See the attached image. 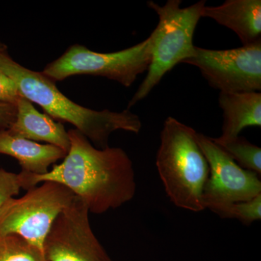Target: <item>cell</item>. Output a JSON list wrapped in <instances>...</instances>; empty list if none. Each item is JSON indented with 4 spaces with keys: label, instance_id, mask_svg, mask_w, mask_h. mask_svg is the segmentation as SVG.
<instances>
[{
    "label": "cell",
    "instance_id": "obj_9",
    "mask_svg": "<svg viewBox=\"0 0 261 261\" xmlns=\"http://www.w3.org/2000/svg\"><path fill=\"white\" fill-rule=\"evenodd\" d=\"M43 251L46 261H113L93 232L88 208L76 196L53 223Z\"/></svg>",
    "mask_w": 261,
    "mask_h": 261
},
{
    "label": "cell",
    "instance_id": "obj_3",
    "mask_svg": "<svg viewBox=\"0 0 261 261\" xmlns=\"http://www.w3.org/2000/svg\"><path fill=\"white\" fill-rule=\"evenodd\" d=\"M192 127L173 117L165 120L156 166L165 192L176 207L198 213L205 210L204 187L210 168Z\"/></svg>",
    "mask_w": 261,
    "mask_h": 261
},
{
    "label": "cell",
    "instance_id": "obj_19",
    "mask_svg": "<svg viewBox=\"0 0 261 261\" xmlns=\"http://www.w3.org/2000/svg\"><path fill=\"white\" fill-rule=\"evenodd\" d=\"M17 108L15 105L0 103V130L7 129L15 121Z\"/></svg>",
    "mask_w": 261,
    "mask_h": 261
},
{
    "label": "cell",
    "instance_id": "obj_14",
    "mask_svg": "<svg viewBox=\"0 0 261 261\" xmlns=\"http://www.w3.org/2000/svg\"><path fill=\"white\" fill-rule=\"evenodd\" d=\"M220 148L224 150L240 167L261 174V149L249 142L245 137L212 138Z\"/></svg>",
    "mask_w": 261,
    "mask_h": 261
},
{
    "label": "cell",
    "instance_id": "obj_11",
    "mask_svg": "<svg viewBox=\"0 0 261 261\" xmlns=\"http://www.w3.org/2000/svg\"><path fill=\"white\" fill-rule=\"evenodd\" d=\"M16 108L15 121L7 128L10 134L34 142H44L68 152L69 136L61 123L39 112L32 102L23 96L19 98Z\"/></svg>",
    "mask_w": 261,
    "mask_h": 261
},
{
    "label": "cell",
    "instance_id": "obj_4",
    "mask_svg": "<svg viewBox=\"0 0 261 261\" xmlns=\"http://www.w3.org/2000/svg\"><path fill=\"white\" fill-rule=\"evenodd\" d=\"M205 3V0H200L181 8V0H168L163 6L153 1L147 2V6L155 11L159 18V24L152 32V59L147 75L128 102L127 109L148 96L176 65L191 58L195 48L194 34Z\"/></svg>",
    "mask_w": 261,
    "mask_h": 261
},
{
    "label": "cell",
    "instance_id": "obj_1",
    "mask_svg": "<svg viewBox=\"0 0 261 261\" xmlns=\"http://www.w3.org/2000/svg\"><path fill=\"white\" fill-rule=\"evenodd\" d=\"M70 148L63 161L42 175L19 173L22 189L44 181L61 184L78 197L89 213L102 214L130 202L137 191L132 160L120 147L97 148L76 129L68 132Z\"/></svg>",
    "mask_w": 261,
    "mask_h": 261
},
{
    "label": "cell",
    "instance_id": "obj_15",
    "mask_svg": "<svg viewBox=\"0 0 261 261\" xmlns=\"http://www.w3.org/2000/svg\"><path fill=\"white\" fill-rule=\"evenodd\" d=\"M0 261H46L44 252L18 235H0Z\"/></svg>",
    "mask_w": 261,
    "mask_h": 261
},
{
    "label": "cell",
    "instance_id": "obj_13",
    "mask_svg": "<svg viewBox=\"0 0 261 261\" xmlns=\"http://www.w3.org/2000/svg\"><path fill=\"white\" fill-rule=\"evenodd\" d=\"M219 104L223 111L221 137H238L247 127L261 126L260 92H221Z\"/></svg>",
    "mask_w": 261,
    "mask_h": 261
},
{
    "label": "cell",
    "instance_id": "obj_6",
    "mask_svg": "<svg viewBox=\"0 0 261 261\" xmlns=\"http://www.w3.org/2000/svg\"><path fill=\"white\" fill-rule=\"evenodd\" d=\"M75 197L61 184L44 181L23 197H12L0 208V235H18L43 251L53 223Z\"/></svg>",
    "mask_w": 261,
    "mask_h": 261
},
{
    "label": "cell",
    "instance_id": "obj_16",
    "mask_svg": "<svg viewBox=\"0 0 261 261\" xmlns=\"http://www.w3.org/2000/svg\"><path fill=\"white\" fill-rule=\"evenodd\" d=\"M223 219H234L250 225L261 219V194L252 200L226 206L216 213Z\"/></svg>",
    "mask_w": 261,
    "mask_h": 261
},
{
    "label": "cell",
    "instance_id": "obj_20",
    "mask_svg": "<svg viewBox=\"0 0 261 261\" xmlns=\"http://www.w3.org/2000/svg\"><path fill=\"white\" fill-rule=\"evenodd\" d=\"M5 44H3V43L2 42H0V48L1 47H5Z\"/></svg>",
    "mask_w": 261,
    "mask_h": 261
},
{
    "label": "cell",
    "instance_id": "obj_2",
    "mask_svg": "<svg viewBox=\"0 0 261 261\" xmlns=\"http://www.w3.org/2000/svg\"><path fill=\"white\" fill-rule=\"evenodd\" d=\"M0 70L14 81L23 97L40 106L53 119L71 123L97 148L109 147L110 136L116 130L138 134L142 128L140 117L130 110L98 111L73 102L42 72L29 69L15 61L6 46L0 48Z\"/></svg>",
    "mask_w": 261,
    "mask_h": 261
},
{
    "label": "cell",
    "instance_id": "obj_5",
    "mask_svg": "<svg viewBox=\"0 0 261 261\" xmlns=\"http://www.w3.org/2000/svg\"><path fill=\"white\" fill-rule=\"evenodd\" d=\"M152 44V34L143 42L115 53H97L75 44L49 63L42 73L55 82L73 75H97L129 87L139 75L148 70Z\"/></svg>",
    "mask_w": 261,
    "mask_h": 261
},
{
    "label": "cell",
    "instance_id": "obj_7",
    "mask_svg": "<svg viewBox=\"0 0 261 261\" xmlns=\"http://www.w3.org/2000/svg\"><path fill=\"white\" fill-rule=\"evenodd\" d=\"M184 63L197 67L209 85L221 92L261 90V42L223 50L195 46Z\"/></svg>",
    "mask_w": 261,
    "mask_h": 261
},
{
    "label": "cell",
    "instance_id": "obj_18",
    "mask_svg": "<svg viewBox=\"0 0 261 261\" xmlns=\"http://www.w3.org/2000/svg\"><path fill=\"white\" fill-rule=\"evenodd\" d=\"M20 97L22 95L14 81L0 70V103L16 106Z\"/></svg>",
    "mask_w": 261,
    "mask_h": 261
},
{
    "label": "cell",
    "instance_id": "obj_10",
    "mask_svg": "<svg viewBox=\"0 0 261 261\" xmlns=\"http://www.w3.org/2000/svg\"><path fill=\"white\" fill-rule=\"evenodd\" d=\"M202 18H209L232 30L243 44L261 42L260 0H227L219 6H205Z\"/></svg>",
    "mask_w": 261,
    "mask_h": 261
},
{
    "label": "cell",
    "instance_id": "obj_8",
    "mask_svg": "<svg viewBox=\"0 0 261 261\" xmlns=\"http://www.w3.org/2000/svg\"><path fill=\"white\" fill-rule=\"evenodd\" d=\"M197 141L210 168L202 195L205 209L216 214L226 206L260 195V175L240 167L211 137L197 133Z\"/></svg>",
    "mask_w": 261,
    "mask_h": 261
},
{
    "label": "cell",
    "instance_id": "obj_17",
    "mask_svg": "<svg viewBox=\"0 0 261 261\" xmlns=\"http://www.w3.org/2000/svg\"><path fill=\"white\" fill-rule=\"evenodd\" d=\"M22 189L18 173L10 172L0 168V208L5 202L18 195Z\"/></svg>",
    "mask_w": 261,
    "mask_h": 261
},
{
    "label": "cell",
    "instance_id": "obj_12",
    "mask_svg": "<svg viewBox=\"0 0 261 261\" xmlns=\"http://www.w3.org/2000/svg\"><path fill=\"white\" fill-rule=\"evenodd\" d=\"M0 154L11 156L18 161L22 172L44 174L49 166L64 159L67 152L49 144H40L16 137L8 129L0 130Z\"/></svg>",
    "mask_w": 261,
    "mask_h": 261
}]
</instances>
